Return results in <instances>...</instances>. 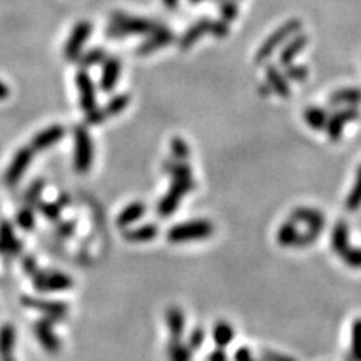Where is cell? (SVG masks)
<instances>
[{
  "label": "cell",
  "mask_w": 361,
  "mask_h": 361,
  "mask_svg": "<svg viewBox=\"0 0 361 361\" xmlns=\"http://www.w3.org/2000/svg\"><path fill=\"white\" fill-rule=\"evenodd\" d=\"M164 27L162 23L144 17H133L126 12H113L106 34L110 39H122L126 35H150Z\"/></svg>",
  "instance_id": "obj_1"
},
{
  "label": "cell",
  "mask_w": 361,
  "mask_h": 361,
  "mask_svg": "<svg viewBox=\"0 0 361 361\" xmlns=\"http://www.w3.org/2000/svg\"><path fill=\"white\" fill-rule=\"evenodd\" d=\"M301 27H303V23H301V21H297V19H291V21L284 22L283 26L277 27L275 32L269 35V37L261 43L260 49H257V52L255 55L256 64H263L264 61H268L281 43L286 42L288 39L293 37V35L300 34Z\"/></svg>",
  "instance_id": "obj_2"
},
{
  "label": "cell",
  "mask_w": 361,
  "mask_h": 361,
  "mask_svg": "<svg viewBox=\"0 0 361 361\" xmlns=\"http://www.w3.org/2000/svg\"><path fill=\"white\" fill-rule=\"evenodd\" d=\"M94 162V144L84 126L74 128V169L84 174Z\"/></svg>",
  "instance_id": "obj_3"
},
{
  "label": "cell",
  "mask_w": 361,
  "mask_h": 361,
  "mask_svg": "<svg viewBox=\"0 0 361 361\" xmlns=\"http://www.w3.org/2000/svg\"><path fill=\"white\" fill-rule=\"evenodd\" d=\"M211 234H213V224L209 223V221L196 219L170 228L168 233V240L170 243H186V241L204 240V237H209Z\"/></svg>",
  "instance_id": "obj_4"
},
{
  "label": "cell",
  "mask_w": 361,
  "mask_h": 361,
  "mask_svg": "<svg viewBox=\"0 0 361 361\" xmlns=\"http://www.w3.org/2000/svg\"><path fill=\"white\" fill-rule=\"evenodd\" d=\"M90 32H92V23L89 21H81L74 26L72 32H70L69 39H67L64 46V59L69 62H77L81 57L84 46L89 39Z\"/></svg>",
  "instance_id": "obj_5"
},
{
  "label": "cell",
  "mask_w": 361,
  "mask_h": 361,
  "mask_svg": "<svg viewBox=\"0 0 361 361\" xmlns=\"http://www.w3.org/2000/svg\"><path fill=\"white\" fill-rule=\"evenodd\" d=\"M130 97L128 94H117L110 99L109 102L104 107H96L94 110L86 114V124L87 126H99L102 122L107 121L109 117L117 116V114L124 113L126 107L129 106Z\"/></svg>",
  "instance_id": "obj_6"
},
{
  "label": "cell",
  "mask_w": 361,
  "mask_h": 361,
  "mask_svg": "<svg viewBox=\"0 0 361 361\" xmlns=\"http://www.w3.org/2000/svg\"><path fill=\"white\" fill-rule=\"evenodd\" d=\"M32 157H34V150L30 146H23V148H21L14 154L9 168H7L6 174H3V182H6V186L12 188V186L19 184V181L22 179L26 170L29 169L30 162H32Z\"/></svg>",
  "instance_id": "obj_7"
},
{
  "label": "cell",
  "mask_w": 361,
  "mask_h": 361,
  "mask_svg": "<svg viewBox=\"0 0 361 361\" xmlns=\"http://www.w3.org/2000/svg\"><path fill=\"white\" fill-rule=\"evenodd\" d=\"M72 277L59 271H37L34 275V288L42 293L66 291L72 288Z\"/></svg>",
  "instance_id": "obj_8"
},
{
  "label": "cell",
  "mask_w": 361,
  "mask_h": 361,
  "mask_svg": "<svg viewBox=\"0 0 361 361\" xmlns=\"http://www.w3.org/2000/svg\"><path fill=\"white\" fill-rule=\"evenodd\" d=\"M75 84H77L79 89V104H81V109L86 114L96 109V86H94V81L84 69L79 70L77 75H75Z\"/></svg>",
  "instance_id": "obj_9"
},
{
  "label": "cell",
  "mask_w": 361,
  "mask_h": 361,
  "mask_svg": "<svg viewBox=\"0 0 361 361\" xmlns=\"http://www.w3.org/2000/svg\"><path fill=\"white\" fill-rule=\"evenodd\" d=\"M358 119H360V110L356 109V107H344V109L333 114L331 117H328L326 130H328L329 141H340L344 126L350 124L353 121H358Z\"/></svg>",
  "instance_id": "obj_10"
},
{
  "label": "cell",
  "mask_w": 361,
  "mask_h": 361,
  "mask_svg": "<svg viewBox=\"0 0 361 361\" xmlns=\"http://www.w3.org/2000/svg\"><path fill=\"white\" fill-rule=\"evenodd\" d=\"M22 303L26 304L27 308L37 309V311L43 313L46 318L52 321L64 320L66 316L69 315V306H66L61 301H43L37 300V297H22Z\"/></svg>",
  "instance_id": "obj_11"
},
{
  "label": "cell",
  "mask_w": 361,
  "mask_h": 361,
  "mask_svg": "<svg viewBox=\"0 0 361 361\" xmlns=\"http://www.w3.org/2000/svg\"><path fill=\"white\" fill-rule=\"evenodd\" d=\"M174 41H176V35H174L173 30H169L168 27H161L159 30L148 35V41L142 42L141 46L137 47L136 52L137 55H141V57H144V55H150L153 52H156V50L170 46Z\"/></svg>",
  "instance_id": "obj_12"
},
{
  "label": "cell",
  "mask_w": 361,
  "mask_h": 361,
  "mask_svg": "<svg viewBox=\"0 0 361 361\" xmlns=\"http://www.w3.org/2000/svg\"><path fill=\"white\" fill-rule=\"evenodd\" d=\"M35 336H37L39 343L42 344L43 350L47 353H59L61 350V340L57 338L54 331V321L49 318H42L35 324Z\"/></svg>",
  "instance_id": "obj_13"
},
{
  "label": "cell",
  "mask_w": 361,
  "mask_h": 361,
  "mask_svg": "<svg viewBox=\"0 0 361 361\" xmlns=\"http://www.w3.org/2000/svg\"><path fill=\"white\" fill-rule=\"evenodd\" d=\"M66 136V128L61 124H54L46 128L41 133H37L30 141V148H32L34 153L37 150H47L49 148H52L54 144H57L62 137Z\"/></svg>",
  "instance_id": "obj_14"
},
{
  "label": "cell",
  "mask_w": 361,
  "mask_h": 361,
  "mask_svg": "<svg viewBox=\"0 0 361 361\" xmlns=\"http://www.w3.org/2000/svg\"><path fill=\"white\" fill-rule=\"evenodd\" d=\"M266 84L269 86V89L280 96L281 99H289L291 97V87L288 84L286 75L281 72L275 64H269L266 67Z\"/></svg>",
  "instance_id": "obj_15"
},
{
  "label": "cell",
  "mask_w": 361,
  "mask_h": 361,
  "mask_svg": "<svg viewBox=\"0 0 361 361\" xmlns=\"http://www.w3.org/2000/svg\"><path fill=\"white\" fill-rule=\"evenodd\" d=\"M211 22L213 21L209 17H202V19H199V21L194 22L193 26L181 35L179 41H177V43H179V49L181 50L191 49V47L197 41H199L202 35L209 34V29H211Z\"/></svg>",
  "instance_id": "obj_16"
},
{
  "label": "cell",
  "mask_w": 361,
  "mask_h": 361,
  "mask_svg": "<svg viewBox=\"0 0 361 361\" xmlns=\"http://www.w3.org/2000/svg\"><path fill=\"white\" fill-rule=\"evenodd\" d=\"M22 251L21 241L15 237L14 229L7 221L0 223V256L15 257Z\"/></svg>",
  "instance_id": "obj_17"
},
{
  "label": "cell",
  "mask_w": 361,
  "mask_h": 361,
  "mask_svg": "<svg viewBox=\"0 0 361 361\" xmlns=\"http://www.w3.org/2000/svg\"><path fill=\"white\" fill-rule=\"evenodd\" d=\"M102 64H104V67H102L101 74V89L104 92H110L117 86L119 75H121L122 70V62L117 57H107Z\"/></svg>",
  "instance_id": "obj_18"
},
{
  "label": "cell",
  "mask_w": 361,
  "mask_h": 361,
  "mask_svg": "<svg viewBox=\"0 0 361 361\" xmlns=\"http://www.w3.org/2000/svg\"><path fill=\"white\" fill-rule=\"evenodd\" d=\"M306 43H308V37L304 34L293 35V37L286 42V46L281 49L280 57H277L280 64L283 67L293 64V62H295V59L297 57V54H300L301 50L306 47Z\"/></svg>",
  "instance_id": "obj_19"
},
{
  "label": "cell",
  "mask_w": 361,
  "mask_h": 361,
  "mask_svg": "<svg viewBox=\"0 0 361 361\" xmlns=\"http://www.w3.org/2000/svg\"><path fill=\"white\" fill-rule=\"evenodd\" d=\"M358 104H361V89H358V87H344V89H338L328 97L329 107H355Z\"/></svg>",
  "instance_id": "obj_20"
},
{
  "label": "cell",
  "mask_w": 361,
  "mask_h": 361,
  "mask_svg": "<svg viewBox=\"0 0 361 361\" xmlns=\"http://www.w3.org/2000/svg\"><path fill=\"white\" fill-rule=\"evenodd\" d=\"M291 221H295V223L303 221V223H308L309 229H318V231H323V226H324L323 214L316 211V209H309V208H297L296 211H293Z\"/></svg>",
  "instance_id": "obj_21"
},
{
  "label": "cell",
  "mask_w": 361,
  "mask_h": 361,
  "mask_svg": "<svg viewBox=\"0 0 361 361\" xmlns=\"http://www.w3.org/2000/svg\"><path fill=\"white\" fill-rule=\"evenodd\" d=\"M146 213V206L142 202H133L128 208L124 209L117 217V226L119 228H129L130 224H134L136 221L141 219Z\"/></svg>",
  "instance_id": "obj_22"
},
{
  "label": "cell",
  "mask_w": 361,
  "mask_h": 361,
  "mask_svg": "<svg viewBox=\"0 0 361 361\" xmlns=\"http://www.w3.org/2000/svg\"><path fill=\"white\" fill-rule=\"evenodd\" d=\"M304 122L309 126L311 129L315 130H321L326 129V122H328V113L323 109V107H308L306 110L303 113Z\"/></svg>",
  "instance_id": "obj_23"
},
{
  "label": "cell",
  "mask_w": 361,
  "mask_h": 361,
  "mask_svg": "<svg viewBox=\"0 0 361 361\" xmlns=\"http://www.w3.org/2000/svg\"><path fill=\"white\" fill-rule=\"evenodd\" d=\"M166 321H168V328L173 340H179L182 331H184V315H182L181 309L176 306L169 308L168 313H166Z\"/></svg>",
  "instance_id": "obj_24"
},
{
  "label": "cell",
  "mask_w": 361,
  "mask_h": 361,
  "mask_svg": "<svg viewBox=\"0 0 361 361\" xmlns=\"http://www.w3.org/2000/svg\"><path fill=\"white\" fill-rule=\"evenodd\" d=\"M156 236H157L156 224H146V226H141V228L128 229V231L124 233V237L129 241V243H146V241H150Z\"/></svg>",
  "instance_id": "obj_25"
},
{
  "label": "cell",
  "mask_w": 361,
  "mask_h": 361,
  "mask_svg": "<svg viewBox=\"0 0 361 361\" xmlns=\"http://www.w3.org/2000/svg\"><path fill=\"white\" fill-rule=\"evenodd\" d=\"M15 347V328L10 324H3L0 328V358L12 356Z\"/></svg>",
  "instance_id": "obj_26"
},
{
  "label": "cell",
  "mask_w": 361,
  "mask_h": 361,
  "mask_svg": "<svg viewBox=\"0 0 361 361\" xmlns=\"http://www.w3.org/2000/svg\"><path fill=\"white\" fill-rule=\"evenodd\" d=\"M107 59V52L102 47H94V49H89L87 52H82L81 57L77 59L79 66L82 69H87V67H94L97 64H102Z\"/></svg>",
  "instance_id": "obj_27"
},
{
  "label": "cell",
  "mask_w": 361,
  "mask_h": 361,
  "mask_svg": "<svg viewBox=\"0 0 361 361\" xmlns=\"http://www.w3.org/2000/svg\"><path fill=\"white\" fill-rule=\"evenodd\" d=\"M348 241H350V233H348V226L344 224V223H338V224H336L335 231H333V236H331L333 249H335V251L340 255V253L343 251L344 248H348V246H350V243H348Z\"/></svg>",
  "instance_id": "obj_28"
},
{
  "label": "cell",
  "mask_w": 361,
  "mask_h": 361,
  "mask_svg": "<svg viewBox=\"0 0 361 361\" xmlns=\"http://www.w3.org/2000/svg\"><path fill=\"white\" fill-rule=\"evenodd\" d=\"M300 231H297L295 221H289V223L283 224L277 231V243L281 246H295L297 237H300Z\"/></svg>",
  "instance_id": "obj_29"
},
{
  "label": "cell",
  "mask_w": 361,
  "mask_h": 361,
  "mask_svg": "<svg viewBox=\"0 0 361 361\" xmlns=\"http://www.w3.org/2000/svg\"><path fill=\"white\" fill-rule=\"evenodd\" d=\"M169 361H191V348L184 347L179 340H173L168 348Z\"/></svg>",
  "instance_id": "obj_30"
},
{
  "label": "cell",
  "mask_w": 361,
  "mask_h": 361,
  "mask_svg": "<svg viewBox=\"0 0 361 361\" xmlns=\"http://www.w3.org/2000/svg\"><path fill=\"white\" fill-rule=\"evenodd\" d=\"M214 341L217 343V347H228L229 343H231L233 338H234V331L231 328V324L224 323V321H219V323L216 324V328H214Z\"/></svg>",
  "instance_id": "obj_31"
},
{
  "label": "cell",
  "mask_w": 361,
  "mask_h": 361,
  "mask_svg": "<svg viewBox=\"0 0 361 361\" xmlns=\"http://www.w3.org/2000/svg\"><path fill=\"white\" fill-rule=\"evenodd\" d=\"M361 206V166L358 168V173H356V181L355 186H353L350 196L347 199V208L350 211H356Z\"/></svg>",
  "instance_id": "obj_32"
},
{
  "label": "cell",
  "mask_w": 361,
  "mask_h": 361,
  "mask_svg": "<svg viewBox=\"0 0 361 361\" xmlns=\"http://www.w3.org/2000/svg\"><path fill=\"white\" fill-rule=\"evenodd\" d=\"M170 153H173L174 161L184 162L189 157V146L186 144L184 139L174 137L170 139Z\"/></svg>",
  "instance_id": "obj_33"
},
{
  "label": "cell",
  "mask_w": 361,
  "mask_h": 361,
  "mask_svg": "<svg viewBox=\"0 0 361 361\" xmlns=\"http://www.w3.org/2000/svg\"><path fill=\"white\" fill-rule=\"evenodd\" d=\"M43 186H46V181L37 179L30 184V188H27L26 196H23V199H26V206H29L30 208V206L35 204V202L41 201V194L43 191Z\"/></svg>",
  "instance_id": "obj_34"
},
{
  "label": "cell",
  "mask_w": 361,
  "mask_h": 361,
  "mask_svg": "<svg viewBox=\"0 0 361 361\" xmlns=\"http://www.w3.org/2000/svg\"><path fill=\"white\" fill-rule=\"evenodd\" d=\"M284 75H286L288 81L293 82H304L308 79L309 70L308 67L304 66H296V64H289L284 67Z\"/></svg>",
  "instance_id": "obj_35"
},
{
  "label": "cell",
  "mask_w": 361,
  "mask_h": 361,
  "mask_svg": "<svg viewBox=\"0 0 361 361\" xmlns=\"http://www.w3.org/2000/svg\"><path fill=\"white\" fill-rule=\"evenodd\" d=\"M340 256L344 263L353 266V268H361V249L348 246V248H344L343 251L340 253Z\"/></svg>",
  "instance_id": "obj_36"
},
{
  "label": "cell",
  "mask_w": 361,
  "mask_h": 361,
  "mask_svg": "<svg viewBox=\"0 0 361 361\" xmlns=\"http://www.w3.org/2000/svg\"><path fill=\"white\" fill-rule=\"evenodd\" d=\"M237 12H240V7H237L236 2H233V0H223V3L219 7V14L223 21L233 22L237 17Z\"/></svg>",
  "instance_id": "obj_37"
},
{
  "label": "cell",
  "mask_w": 361,
  "mask_h": 361,
  "mask_svg": "<svg viewBox=\"0 0 361 361\" xmlns=\"http://www.w3.org/2000/svg\"><path fill=\"white\" fill-rule=\"evenodd\" d=\"M66 204V197H62V202H47V204H41V211L47 219L55 221L59 214L62 211V206Z\"/></svg>",
  "instance_id": "obj_38"
},
{
  "label": "cell",
  "mask_w": 361,
  "mask_h": 361,
  "mask_svg": "<svg viewBox=\"0 0 361 361\" xmlns=\"http://www.w3.org/2000/svg\"><path fill=\"white\" fill-rule=\"evenodd\" d=\"M34 213H32V208H29V206H26V208L21 209L17 214V224L21 226L23 231H30V229L34 228Z\"/></svg>",
  "instance_id": "obj_39"
},
{
  "label": "cell",
  "mask_w": 361,
  "mask_h": 361,
  "mask_svg": "<svg viewBox=\"0 0 361 361\" xmlns=\"http://www.w3.org/2000/svg\"><path fill=\"white\" fill-rule=\"evenodd\" d=\"M353 356L356 361H361V320L353 326Z\"/></svg>",
  "instance_id": "obj_40"
},
{
  "label": "cell",
  "mask_w": 361,
  "mask_h": 361,
  "mask_svg": "<svg viewBox=\"0 0 361 361\" xmlns=\"http://www.w3.org/2000/svg\"><path fill=\"white\" fill-rule=\"evenodd\" d=\"M209 34L214 35L216 39L226 37V35H229V22L223 21V19H221V21H213Z\"/></svg>",
  "instance_id": "obj_41"
},
{
  "label": "cell",
  "mask_w": 361,
  "mask_h": 361,
  "mask_svg": "<svg viewBox=\"0 0 361 361\" xmlns=\"http://www.w3.org/2000/svg\"><path fill=\"white\" fill-rule=\"evenodd\" d=\"M23 271L27 273V275H30V276H34L35 273L39 271V268H37V263H35V260L32 256H27V257H23Z\"/></svg>",
  "instance_id": "obj_42"
},
{
  "label": "cell",
  "mask_w": 361,
  "mask_h": 361,
  "mask_svg": "<svg viewBox=\"0 0 361 361\" xmlns=\"http://www.w3.org/2000/svg\"><path fill=\"white\" fill-rule=\"evenodd\" d=\"M202 341H204V333H202V329H194L191 338H189V348L196 350Z\"/></svg>",
  "instance_id": "obj_43"
},
{
  "label": "cell",
  "mask_w": 361,
  "mask_h": 361,
  "mask_svg": "<svg viewBox=\"0 0 361 361\" xmlns=\"http://www.w3.org/2000/svg\"><path fill=\"white\" fill-rule=\"evenodd\" d=\"M75 231V223L72 221H69V223H62L61 226L57 228V233L61 237H70Z\"/></svg>",
  "instance_id": "obj_44"
},
{
  "label": "cell",
  "mask_w": 361,
  "mask_h": 361,
  "mask_svg": "<svg viewBox=\"0 0 361 361\" xmlns=\"http://www.w3.org/2000/svg\"><path fill=\"white\" fill-rule=\"evenodd\" d=\"M263 361H295L293 358H289V356H284V355H280V353L276 351H263Z\"/></svg>",
  "instance_id": "obj_45"
},
{
  "label": "cell",
  "mask_w": 361,
  "mask_h": 361,
  "mask_svg": "<svg viewBox=\"0 0 361 361\" xmlns=\"http://www.w3.org/2000/svg\"><path fill=\"white\" fill-rule=\"evenodd\" d=\"M234 358H236V361H253L251 353H249L248 348H241V350H237L236 355H234Z\"/></svg>",
  "instance_id": "obj_46"
},
{
  "label": "cell",
  "mask_w": 361,
  "mask_h": 361,
  "mask_svg": "<svg viewBox=\"0 0 361 361\" xmlns=\"http://www.w3.org/2000/svg\"><path fill=\"white\" fill-rule=\"evenodd\" d=\"M9 96H10L9 86H7L3 81H0V101H7Z\"/></svg>",
  "instance_id": "obj_47"
},
{
  "label": "cell",
  "mask_w": 361,
  "mask_h": 361,
  "mask_svg": "<svg viewBox=\"0 0 361 361\" xmlns=\"http://www.w3.org/2000/svg\"><path fill=\"white\" fill-rule=\"evenodd\" d=\"M209 361H226V355L223 350H217L209 355Z\"/></svg>",
  "instance_id": "obj_48"
},
{
  "label": "cell",
  "mask_w": 361,
  "mask_h": 361,
  "mask_svg": "<svg viewBox=\"0 0 361 361\" xmlns=\"http://www.w3.org/2000/svg\"><path fill=\"white\" fill-rule=\"evenodd\" d=\"M162 3H164V7L168 10H174L179 6V0H162Z\"/></svg>",
  "instance_id": "obj_49"
},
{
  "label": "cell",
  "mask_w": 361,
  "mask_h": 361,
  "mask_svg": "<svg viewBox=\"0 0 361 361\" xmlns=\"http://www.w3.org/2000/svg\"><path fill=\"white\" fill-rule=\"evenodd\" d=\"M260 92H261V96H263V97H268V96H269V94H271V92H273V90H271V89H269V86H268V84H266V82H264V84H263V86H260Z\"/></svg>",
  "instance_id": "obj_50"
},
{
  "label": "cell",
  "mask_w": 361,
  "mask_h": 361,
  "mask_svg": "<svg viewBox=\"0 0 361 361\" xmlns=\"http://www.w3.org/2000/svg\"><path fill=\"white\" fill-rule=\"evenodd\" d=\"M189 2H191V3H193V6H199V3H202V2H206V0H189Z\"/></svg>",
  "instance_id": "obj_51"
},
{
  "label": "cell",
  "mask_w": 361,
  "mask_h": 361,
  "mask_svg": "<svg viewBox=\"0 0 361 361\" xmlns=\"http://www.w3.org/2000/svg\"><path fill=\"white\" fill-rule=\"evenodd\" d=\"M2 361H15L12 356H6V358H2Z\"/></svg>",
  "instance_id": "obj_52"
},
{
  "label": "cell",
  "mask_w": 361,
  "mask_h": 361,
  "mask_svg": "<svg viewBox=\"0 0 361 361\" xmlns=\"http://www.w3.org/2000/svg\"><path fill=\"white\" fill-rule=\"evenodd\" d=\"M221 2H223V0H221Z\"/></svg>",
  "instance_id": "obj_53"
}]
</instances>
